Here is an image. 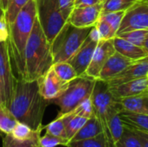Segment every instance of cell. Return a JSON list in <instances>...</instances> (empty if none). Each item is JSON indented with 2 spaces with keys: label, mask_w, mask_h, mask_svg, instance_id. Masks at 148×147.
<instances>
[{
  "label": "cell",
  "mask_w": 148,
  "mask_h": 147,
  "mask_svg": "<svg viewBox=\"0 0 148 147\" xmlns=\"http://www.w3.org/2000/svg\"><path fill=\"white\" fill-rule=\"evenodd\" d=\"M57 1H58V5L61 9L74 8L75 0H57Z\"/></svg>",
  "instance_id": "f35d334b"
},
{
  "label": "cell",
  "mask_w": 148,
  "mask_h": 147,
  "mask_svg": "<svg viewBox=\"0 0 148 147\" xmlns=\"http://www.w3.org/2000/svg\"><path fill=\"white\" fill-rule=\"evenodd\" d=\"M37 15L36 0H29L21 10L14 23L10 26L8 44L11 60L19 77H22L24 70L25 47L31 33Z\"/></svg>",
  "instance_id": "3957f363"
},
{
  "label": "cell",
  "mask_w": 148,
  "mask_h": 147,
  "mask_svg": "<svg viewBox=\"0 0 148 147\" xmlns=\"http://www.w3.org/2000/svg\"><path fill=\"white\" fill-rule=\"evenodd\" d=\"M18 120L11 113L9 108L0 107V131L5 134H10Z\"/></svg>",
  "instance_id": "603a6c76"
},
{
  "label": "cell",
  "mask_w": 148,
  "mask_h": 147,
  "mask_svg": "<svg viewBox=\"0 0 148 147\" xmlns=\"http://www.w3.org/2000/svg\"><path fill=\"white\" fill-rule=\"evenodd\" d=\"M43 129L46 131L47 133L67 139L66 129H65V120L62 115H57L56 119L51 121L47 126H43Z\"/></svg>",
  "instance_id": "f546056e"
},
{
  "label": "cell",
  "mask_w": 148,
  "mask_h": 147,
  "mask_svg": "<svg viewBox=\"0 0 148 147\" xmlns=\"http://www.w3.org/2000/svg\"><path fill=\"white\" fill-rule=\"evenodd\" d=\"M51 44L47 40L37 15L29 36L24 52V70L22 77L25 81H36L53 65Z\"/></svg>",
  "instance_id": "7a4b0ae2"
},
{
  "label": "cell",
  "mask_w": 148,
  "mask_h": 147,
  "mask_svg": "<svg viewBox=\"0 0 148 147\" xmlns=\"http://www.w3.org/2000/svg\"><path fill=\"white\" fill-rule=\"evenodd\" d=\"M96 80L87 75H82L69 81L62 94L50 101L59 107L58 115L72 112L85 99L90 97Z\"/></svg>",
  "instance_id": "8992f818"
},
{
  "label": "cell",
  "mask_w": 148,
  "mask_h": 147,
  "mask_svg": "<svg viewBox=\"0 0 148 147\" xmlns=\"http://www.w3.org/2000/svg\"><path fill=\"white\" fill-rule=\"evenodd\" d=\"M115 147H143L137 134L127 126L124 125V131L116 142Z\"/></svg>",
  "instance_id": "d4e9b609"
},
{
  "label": "cell",
  "mask_w": 148,
  "mask_h": 147,
  "mask_svg": "<svg viewBox=\"0 0 148 147\" xmlns=\"http://www.w3.org/2000/svg\"><path fill=\"white\" fill-rule=\"evenodd\" d=\"M3 136H4V134H3V133L0 131V137H3Z\"/></svg>",
  "instance_id": "ee69618b"
},
{
  "label": "cell",
  "mask_w": 148,
  "mask_h": 147,
  "mask_svg": "<svg viewBox=\"0 0 148 147\" xmlns=\"http://www.w3.org/2000/svg\"><path fill=\"white\" fill-rule=\"evenodd\" d=\"M146 76H148V55L134 61L119 75L108 81V82L110 86H114Z\"/></svg>",
  "instance_id": "5bb4252c"
},
{
  "label": "cell",
  "mask_w": 148,
  "mask_h": 147,
  "mask_svg": "<svg viewBox=\"0 0 148 147\" xmlns=\"http://www.w3.org/2000/svg\"><path fill=\"white\" fill-rule=\"evenodd\" d=\"M98 1H99L100 3H103V2H104L105 0H98Z\"/></svg>",
  "instance_id": "f6af8a7d"
},
{
  "label": "cell",
  "mask_w": 148,
  "mask_h": 147,
  "mask_svg": "<svg viewBox=\"0 0 148 147\" xmlns=\"http://www.w3.org/2000/svg\"><path fill=\"white\" fill-rule=\"evenodd\" d=\"M49 101L40 94L37 81L17 78L9 110L15 118L34 130L42 127L43 114Z\"/></svg>",
  "instance_id": "6da1fadb"
},
{
  "label": "cell",
  "mask_w": 148,
  "mask_h": 147,
  "mask_svg": "<svg viewBox=\"0 0 148 147\" xmlns=\"http://www.w3.org/2000/svg\"><path fill=\"white\" fill-rule=\"evenodd\" d=\"M120 103L123 110L148 115V92L146 91L138 95L120 99Z\"/></svg>",
  "instance_id": "ac0fdd59"
},
{
  "label": "cell",
  "mask_w": 148,
  "mask_h": 147,
  "mask_svg": "<svg viewBox=\"0 0 148 147\" xmlns=\"http://www.w3.org/2000/svg\"><path fill=\"white\" fill-rule=\"evenodd\" d=\"M39 138L40 137H36L27 140H18L11 137L10 134H5L3 137L2 147H39Z\"/></svg>",
  "instance_id": "4dcf8cb0"
},
{
  "label": "cell",
  "mask_w": 148,
  "mask_h": 147,
  "mask_svg": "<svg viewBox=\"0 0 148 147\" xmlns=\"http://www.w3.org/2000/svg\"><path fill=\"white\" fill-rule=\"evenodd\" d=\"M91 101L94 108V114L101 125L102 130L111 107L118 101L110 91L107 81L97 79L91 94Z\"/></svg>",
  "instance_id": "52a82bcc"
},
{
  "label": "cell",
  "mask_w": 148,
  "mask_h": 147,
  "mask_svg": "<svg viewBox=\"0 0 148 147\" xmlns=\"http://www.w3.org/2000/svg\"><path fill=\"white\" fill-rule=\"evenodd\" d=\"M43 130V126L42 127L34 130L28 125L22 123V122H17L14 129L12 130L10 135L16 139L18 140H27V139H31L36 137L41 136V132Z\"/></svg>",
  "instance_id": "7402d4cb"
},
{
  "label": "cell",
  "mask_w": 148,
  "mask_h": 147,
  "mask_svg": "<svg viewBox=\"0 0 148 147\" xmlns=\"http://www.w3.org/2000/svg\"><path fill=\"white\" fill-rule=\"evenodd\" d=\"M53 69L55 70L57 76L64 82H69L78 77L74 68L68 62H56L52 65Z\"/></svg>",
  "instance_id": "cb8c5ba5"
},
{
  "label": "cell",
  "mask_w": 148,
  "mask_h": 147,
  "mask_svg": "<svg viewBox=\"0 0 148 147\" xmlns=\"http://www.w3.org/2000/svg\"><path fill=\"white\" fill-rule=\"evenodd\" d=\"M10 2V0H1L2 7H3V10L4 12H5V10H6V9H7V7H8V5H9Z\"/></svg>",
  "instance_id": "60d3db41"
},
{
  "label": "cell",
  "mask_w": 148,
  "mask_h": 147,
  "mask_svg": "<svg viewBox=\"0 0 148 147\" xmlns=\"http://www.w3.org/2000/svg\"><path fill=\"white\" fill-rule=\"evenodd\" d=\"M112 41L116 52L133 61L140 60L148 55V54L142 49V47L134 45L121 37L115 36L112 39Z\"/></svg>",
  "instance_id": "e0dca14e"
},
{
  "label": "cell",
  "mask_w": 148,
  "mask_h": 147,
  "mask_svg": "<svg viewBox=\"0 0 148 147\" xmlns=\"http://www.w3.org/2000/svg\"><path fill=\"white\" fill-rule=\"evenodd\" d=\"M116 36L127 40L134 45L142 47L145 39L148 36V29H134L124 33H120Z\"/></svg>",
  "instance_id": "f1b7e54d"
},
{
  "label": "cell",
  "mask_w": 148,
  "mask_h": 147,
  "mask_svg": "<svg viewBox=\"0 0 148 147\" xmlns=\"http://www.w3.org/2000/svg\"><path fill=\"white\" fill-rule=\"evenodd\" d=\"M120 117L123 124L141 131L148 132V115L147 114H139L122 110L120 113Z\"/></svg>",
  "instance_id": "ffe728a7"
},
{
  "label": "cell",
  "mask_w": 148,
  "mask_h": 147,
  "mask_svg": "<svg viewBox=\"0 0 148 147\" xmlns=\"http://www.w3.org/2000/svg\"><path fill=\"white\" fill-rule=\"evenodd\" d=\"M144 1H145V2H147V3H148V0H144Z\"/></svg>",
  "instance_id": "bcb514c9"
},
{
  "label": "cell",
  "mask_w": 148,
  "mask_h": 147,
  "mask_svg": "<svg viewBox=\"0 0 148 147\" xmlns=\"http://www.w3.org/2000/svg\"><path fill=\"white\" fill-rule=\"evenodd\" d=\"M62 115L64 117V120H65L66 136L68 140L70 141L72 138L77 133V132L83 126V125L87 122L88 119L82 116L76 115L73 112Z\"/></svg>",
  "instance_id": "44dd1931"
},
{
  "label": "cell",
  "mask_w": 148,
  "mask_h": 147,
  "mask_svg": "<svg viewBox=\"0 0 148 147\" xmlns=\"http://www.w3.org/2000/svg\"><path fill=\"white\" fill-rule=\"evenodd\" d=\"M125 125V124H124ZM127 126V125H126ZM136 134L137 136L139 137V139H140L141 141V144H142V146L143 147H148V132H145V131H141V130H139V129H136V128H134V127H131L129 126Z\"/></svg>",
  "instance_id": "8d00e7d4"
},
{
  "label": "cell",
  "mask_w": 148,
  "mask_h": 147,
  "mask_svg": "<svg viewBox=\"0 0 148 147\" xmlns=\"http://www.w3.org/2000/svg\"><path fill=\"white\" fill-rule=\"evenodd\" d=\"M29 1V0H10L4 12V16H5L9 28L14 23L18 13L21 11V10L26 5V3Z\"/></svg>",
  "instance_id": "83f0119b"
},
{
  "label": "cell",
  "mask_w": 148,
  "mask_h": 147,
  "mask_svg": "<svg viewBox=\"0 0 148 147\" xmlns=\"http://www.w3.org/2000/svg\"><path fill=\"white\" fill-rule=\"evenodd\" d=\"M0 107H2V106H0Z\"/></svg>",
  "instance_id": "c3c4849f"
},
{
  "label": "cell",
  "mask_w": 148,
  "mask_h": 147,
  "mask_svg": "<svg viewBox=\"0 0 148 147\" xmlns=\"http://www.w3.org/2000/svg\"><path fill=\"white\" fill-rule=\"evenodd\" d=\"M69 143V141L65 138L55 136L47 133L43 136H40L38 139L39 147H56L58 146H67Z\"/></svg>",
  "instance_id": "1f68e13d"
},
{
  "label": "cell",
  "mask_w": 148,
  "mask_h": 147,
  "mask_svg": "<svg viewBox=\"0 0 148 147\" xmlns=\"http://www.w3.org/2000/svg\"><path fill=\"white\" fill-rule=\"evenodd\" d=\"M138 0H105L102 3L101 14L112 11H126Z\"/></svg>",
  "instance_id": "484cf974"
},
{
  "label": "cell",
  "mask_w": 148,
  "mask_h": 147,
  "mask_svg": "<svg viewBox=\"0 0 148 147\" xmlns=\"http://www.w3.org/2000/svg\"><path fill=\"white\" fill-rule=\"evenodd\" d=\"M109 87L112 94L118 100L138 95L147 91L148 76L135 79L118 85H109Z\"/></svg>",
  "instance_id": "9a60e30c"
},
{
  "label": "cell",
  "mask_w": 148,
  "mask_h": 147,
  "mask_svg": "<svg viewBox=\"0 0 148 147\" xmlns=\"http://www.w3.org/2000/svg\"><path fill=\"white\" fill-rule=\"evenodd\" d=\"M101 9L102 3L85 7H74L68 22L76 28L93 27L101 16Z\"/></svg>",
  "instance_id": "30bf717a"
},
{
  "label": "cell",
  "mask_w": 148,
  "mask_h": 147,
  "mask_svg": "<svg viewBox=\"0 0 148 147\" xmlns=\"http://www.w3.org/2000/svg\"><path fill=\"white\" fill-rule=\"evenodd\" d=\"M98 0H75L74 1V7H85L90 6L96 3H99Z\"/></svg>",
  "instance_id": "74e56055"
},
{
  "label": "cell",
  "mask_w": 148,
  "mask_h": 147,
  "mask_svg": "<svg viewBox=\"0 0 148 147\" xmlns=\"http://www.w3.org/2000/svg\"><path fill=\"white\" fill-rule=\"evenodd\" d=\"M67 147H111L105 134L102 133L94 138L69 142Z\"/></svg>",
  "instance_id": "4316f807"
},
{
  "label": "cell",
  "mask_w": 148,
  "mask_h": 147,
  "mask_svg": "<svg viewBox=\"0 0 148 147\" xmlns=\"http://www.w3.org/2000/svg\"><path fill=\"white\" fill-rule=\"evenodd\" d=\"M134 29H148V3L144 0H138L125 11L116 35Z\"/></svg>",
  "instance_id": "ba28073f"
},
{
  "label": "cell",
  "mask_w": 148,
  "mask_h": 147,
  "mask_svg": "<svg viewBox=\"0 0 148 147\" xmlns=\"http://www.w3.org/2000/svg\"><path fill=\"white\" fill-rule=\"evenodd\" d=\"M91 29L92 27L76 28L67 22L51 43L53 62L69 60L84 42Z\"/></svg>",
  "instance_id": "277c9868"
},
{
  "label": "cell",
  "mask_w": 148,
  "mask_h": 147,
  "mask_svg": "<svg viewBox=\"0 0 148 147\" xmlns=\"http://www.w3.org/2000/svg\"><path fill=\"white\" fill-rule=\"evenodd\" d=\"M147 92H148V88H147Z\"/></svg>",
  "instance_id": "7dc6e473"
},
{
  "label": "cell",
  "mask_w": 148,
  "mask_h": 147,
  "mask_svg": "<svg viewBox=\"0 0 148 147\" xmlns=\"http://www.w3.org/2000/svg\"><path fill=\"white\" fill-rule=\"evenodd\" d=\"M4 16V11L3 10V7H2V3H1V0H0V18L3 17Z\"/></svg>",
  "instance_id": "7bdbcfd3"
},
{
  "label": "cell",
  "mask_w": 148,
  "mask_h": 147,
  "mask_svg": "<svg viewBox=\"0 0 148 147\" xmlns=\"http://www.w3.org/2000/svg\"><path fill=\"white\" fill-rule=\"evenodd\" d=\"M10 36V29L5 16L0 18V42H7Z\"/></svg>",
  "instance_id": "d590c367"
},
{
  "label": "cell",
  "mask_w": 148,
  "mask_h": 147,
  "mask_svg": "<svg viewBox=\"0 0 148 147\" xmlns=\"http://www.w3.org/2000/svg\"><path fill=\"white\" fill-rule=\"evenodd\" d=\"M102 133H103V130H102L101 123L99 122L98 119L95 115H93L91 118H89L87 120V122L77 132V133L72 138V139L69 142L91 139Z\"/></svg>",
  "instance_id": "d6986e66"
},
{
  "label": "cell",
  "mask_w": 148,
  "mask_h": 147,
  "mask_svg": "<svg viewBox=\"0 0 148 147\" xmlns=\"http://www.w3.org/2000/svg\"><path fill=\"white\" fill-rule=\"evenodd\" d=\"M98 42H99L92 40L88 36L79 49L69 60L67 61L74 68L78 76H82L85 74L87 68L91 62L94 52L97 47Z\"/></svg>",
  "instance_id": "4fadbf2b"
},
{
  "label": "cell",
  "mask_w": 148,
  "mask_h": 147,
  "mask_svg": "<svg viewBox=\"0 0 148 147\" xmlns=\"http://www.w3.org/2000/svg\"><path fill=\"white\" fill-rule=\"evenodd\" d=\"M72 112L75 114H76V115L82 116V117H85L87 119H89L93 115H95L94 114V108H93V104H92L91 97H88V98L85 99Z\"/></svg>",
  "instance_id": "e575fe53"
},
{
  "label": "cell",
  "mask_w": 148,
  "mask_h": 147,
  "mask_svg": "<svg viewBox=\"0 0 148 147\" xmlns=\"http://www.w3.org/2000/svg\"><path fill=\"white\" fill-rule=\"evenodd\" d=\"M0 106L7 107H6V98H5V92H4V87L3 84L0 79Z\"/></svg>",
  "instance_id": "ab89813d"
},
{
  "label": "cell",
  "mask_w": 148,
  "mask_h": 147,
  "mask_svg": "<svg viewBox=\"0 0 148 147\" xmlns=\"http://www.w3.org/2000/svg\"><path fill=\"white\" fill-rule=\"evenodd\" d=\"M142 49L148 54V36L145 39V41L142 44Z\"/></svg>",
  "instance_id": "b9f144b4"
},
{
  "label": "cell",
  "mask_w": 148,
  "mask_h": 147,
  "mask_svg": "<svg viewBox=\"0 0 148 147\" xmlns=\"http://www.w3.org/2000/svg\"><path fill=\"white\" fill-rule=\"evenodd\" d=\"M134 61L121 55L118 52H114L104 64L99 79L103 81H109L114 76L119 75L122 70H124L128 65H130Z\"/></svg>",
  "instance_id": "2e32d148"
},
{
  "label": "cell",
  "mask_w": 148,
  "mask_h": 147,
  "mask_svg": "<svg viewBox=\"0 0 148 147\" xmlns=\"http://www.w3.org/2000/svg\"><path fill=\"white\" fill-rule=\"evenodd\" d=\"M0 79L4 87L6 107L10 103L16 79L12 72L11 58L10 55L9 44L7 42H0Z\"/></svg>",
  "instance_id": "9c48e42d"
},
{
  "label": "cell",
  "mask_w": 148,
  "mask_h": 147,
  "mask_svg": "<svg viewBox=\"0 0 148 147\" xmlns=\"http://www.w3.org/2000/svg\"><path fill=\"white\" fill-rule=\"evenodd\" d=\"M95 26L100 34L101 40H110L116 36V32L113 29L111 25L101 17L98 19Z\"/></svg>",
  "instance_id": "d6a6232c"
},
{
  "label": "cell",
  "mask_w": 148,
  "mask_h": 147,
  "mask_svg": "<svg viewBox=\"0 0 148 147\" xmlns=\"http://www.w3.org/2000/svg\"><path fill=\"white\" fill-rule=\"evenodd\" d=\"M37 18L43 33L51 44L67 23L73 8L61 9L57 0H36Z\"/></svg>",
  "instance_id": "5b68a950"
},
{
  "label": "cell",
  "mask_w": 148,
  "mask_h": 147,
  "mask_svg": "<svg viewBox=\"0 0 148 147\" xmlns=\"http://www.w3.org/2000/svg\"><path fill=\"white\" fill-rule=\"evenodd\" d=\"M36 81L41 95L46 101H49V103L51 101L59 97L69 84V82L62 81L57 76L52 67Z\"/></svg>",
  "instance_id": "8fae6325"
},
{
  "label": "cell",
  "mask_w": 148,
  "mask_h": 147,
  "mask_svg": "<svg viewBox=\"0 0 148 147\" xmlns=\"http://www.w3.org/2000/svg\"><path fill=\"white\" fill-rule=\"evenodd\" d=\"M115 52L112 39L101 40L94 52L91 62L83 75L99 79L100 73L108 58Z\"/></svg>",
  "instance_id": "7c38bea8"
},
{
  "label": "cell",
  "mask_w": 148,
  "mask_h": 147,
  "mask_svg": "<svg viewBox=\"0 0 148 147\" xmlns=\"http://www.w3.org/2000/svg\"><path fill=\"white\" fill-rule=\"evenodd\" d=\"M124 15H125V11H112V12L101 14L100 17L107 21L111 25L113 29L117 33L120 28L121 23L124 17Z\"/></svg>",
  "instance_id": "836d02e7"
}]
</instances>
